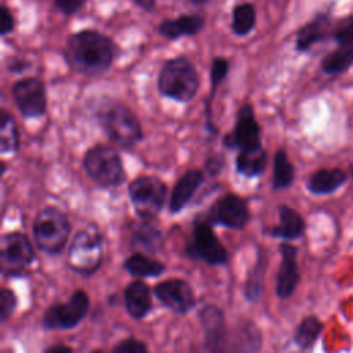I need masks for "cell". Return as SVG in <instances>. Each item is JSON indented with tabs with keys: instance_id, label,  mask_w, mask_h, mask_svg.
Listing matches in <instances>:
<instances>
[{
	"instance_id": "obj_1",
	"label": "cell",
	"mask_w": 353,
	"mask_h": 353,
	"mask_svg": "<svg viewBox=\"0 0 353 353\" xmlns=\"http://www.w3.org/2000/svg\"><path fill=\"white\" fill-rule=\"evenodd\" d=\"M204 330L205 353H258L261 334L255 324L243 323L239 328L225 325L223 313L216 306H205L200 312Z\"/></svg>"
},
{
	"instance_id": "obj_2",
	"label": "cell",
	"mask_w": 353,
	"mask_h": 353,
	"mask_svg": "<svg viewBox=\"0 0 353 353\" xmlns=\"http://www.w3.org/2000/svg\"><path fill=\"white\" fill-rule=\"evenodd\" d=\"M117 55L110 37L98 30H80L69 36L65 47L68 65L79 74L99 76L106 73Z\"/></svg>"
},
{
	"instance_id": "obj_3",
	"label": "cell",
	"mask_w": 353,
	"mask_h": 353,
	"mask_svg": "<svg viewBox=\"0 0 353 353\" xmlns=\"http://www.w3.org/2000/svg\"><path fill=\"white\" fill-rule=\"evenodd\" d=\"M95 116L106 137L120 148L132 149L143 139L138 117L120 102L102 98L97 106Z\"/></svg>"
},
{
	"instance_id": "obj_4",
	"label": "cell",
	"mask_w": 353,
	"mask_h": 353,
	"mask_svg": "<svg viewBox=\"0 0 353 353\" xmlns=\"http://www.w3.org/2000/svg\"><path fill=\"white\" fill-rule=\"evenodd\" d=\"M157 88L165 98L178 102L192 101L200 88L196 66L186 57H174L165 61L159 73Z\"/></svg>"
},
{
	"instance_id": "obj_5",
	"label": "cell",
	"mask_w": 353,
	"mask_h": 353,
	"mask_svg": "<svg viewBox=\"0 0 353 353\" xmlns=\"http://www.w3.org/2000/svg\"><path fill=\"white\" fill-rule=\"evenodd\" d=\"M87 175L101 188H116L125 181V170L120 154L108 145H95L83 157Z\"/></svg>"
},
{
	"instance_id": "obj_6",
	"label": "cell",
	"mask_w": 353,
	"mask_h": 353,
	"mask_svg": "<svg viewBox=\"0 0 353 353\" xmlns=\"http://www.w3.org/2000/svg\"><path fill=\"white\" fill-rule=\"evenodd\" d=\"M69 233L68 216L57 207H44L33 221L34 241L47 254L61 252L66 245Z\"/></svg>"
},
{
	"instance_id": "obj_7",
	"label": "cell",
	"mask_w": 353,
	"mask_h": 353,
	"mask_svg": "<svg viewBox=\"0 0 353 353\" xmlns=\"http://www.w3.org/2000/svg\"><path fill=\"white\" fill-rule=\"evenodd\" d=\"M102 236L95 229H81L73 237L68 251V265L77 273L91 274L102 262Z\"/></svg>"
},
{
	"instance_id": "obj_8",
	"label": "cell",
	"mask_w": 353,
	"mask_h": 353,
	"mask_svg": "<svg viewBox=\"0 0 353 353\" xmlns=\"http://www.w3.org/2000/svg\"><path fill=\"white\" fill-rule=\"evenodd\" d=\"M128 197L135 212L143 219H150L163 210L167 186L157 176L143 175L128 185Z\"/></svg>"
},
{
	"instance_id": "obj_9",
	"label": "cell",
	"mask_w": 353,
	"mask_h": 353,
	"mask_svg": "<svg viewBox=\"0 0 353 353\" xmlns=\"http://www.w3.org/2000/svg\"><path fill=\"white\" fill-rule=\"evenodd\" d=\"M34 252L29 239L21 232H11L1 237L0 265L4 276H19L33 262Z\"/></svg>"
},
{
	"instance_id": "obj_10",
	"label": "cell",
	"mask_w": 353,
	"mask_h": 353,
	"mask_svg": "<svg viewBox=\"0 0 353 353\" xmlns=\"http://www.w3.org/2000/svg\"><path fill=\"white\" fill-rule=\"evenodd\" d=\"M90 299L84 291H76L65 303H55L43 316V327L47 330H70L88 313Z\"/></svg>"
},
{
	"instance_id": "obj_11",
	"label": "cell",
	"mask_w": 353,
	"mask_h": 353,
	"mask_svg": "<svg viewBox=\"0 0 353 353\" xmlns=\"http://www.w3.org/2000/svg\"><path fill=\"white\" fill-rule=\"evenodd\" d=\"M12 98L25 119L40 117L47 110V94L41 80L36 77H25L18 80L12 88Z\"/></svg>"
},
{
	"instance_id": "obj_12",
	"label": "cell",
	"mask_w": 353,
	"mask_h": 353,
	"mask_svg": "<svg viewBox=\"0 0 353 353\" xmlns=\"http://www.w3.org/2000/svg\"><path fill=\"white\" fill-rule=\"evenodd\" d=\"M262 134L259 123L255 119L250 105H241L237 112V120L230 134L223 138V145L229 149L251 150L262 148Z\"/></svg>"
},
{
	"instance_id": "obj_13",
	"label": "cell",
	"mask_w": 353,
	"mask_h": 353,
	"mask_svg": "<svg viewBox=\"0 0 353 353\" xmlns=\"http://www.w3.org/2000/svg\"><path fill=\"white\" fill-rule=\"evenodd\" d=\"M250 218V211L247 201L233 193L221 197L210 211V219L214 223L230 229H243Z\"/></svg>"
},
{
	"instance_id": "obj_14",
	"label": "cell",
	"mask_w": 353,
	"mask_h": 353,
	"mask_svg": "<svg viewBox=\"0 0 353 353\" xmlns=\"http://www.w3.org/2000/svg\"><path fill=\"white\" fill-rule=\"evenodd\" d=\"M192 251L197 258L210 265H222L228 259L225 247L207 222H197L194 225Z\"/></svg>"
},
{
	"instance_id": "obj_15",
	"label": "cell",
	"mask_w": 353,
	"mask_h": 353,
	"mask_svg": "<svg viewBox=\"0 0 353 353\" xmlns=\"http://www.w3.org/2000/svg\"><path fill=\"white\" fill-rule=\"evenodd\" d=\"M156 298L176 313H188L194 306V294L190 285L181 279H170L154 287Z\"/></svg>"
},
{
	"instance_id": "obj_16",
	"label": "cell",
	"mask_w": 353,
	"mask_h": 353,
	"mask_svg": "<svg viewBox=\"0 0 353 353\" xmlns=\"http://www.w3.org/2000/svg\"><path fill=\"white\" fill-rule=\"evenodd\" d=\"M280 252H281V263L277 273L276 294L279 298L285 299L295 291V287L299 281V272L296 265V248L291 244L284 243L280 245Z\"/></svg>"
},
{
	"instance_id": "obj_17",
	"label": "cell",
	"mask_w": 353,
	"mask_h": 353,
	"mask_svg": "<svg viewBox=\"0 0 353 353\" xmlns=\"http://www.w3.org/2000/svg\"><path fill=\"white\" fill-rule=\"evenodd\" d=\"M204 181V172L200 170L186 171L175 183L171 200H170V211L172 214L182 211L190 199L194 196L196 190Z\"/></svg>"
},
{
	"instance_id": "obj_18",
	"label": "cell",
	"mask_w": 353,
	"mask_h": 353,
	"mask_svg": "<svg viewBox=\"0 0 353 353\" xmlns=\"http://www.w3.org/2000/svg\"><path fill=\"white\" fill-rule=\"evenodd\" d=\"M204 23V18L199 14H183L175 19H164L159 25V33L168 40H178L183 36L197 34Z\"/></svg>"
},
{
	"instance_id": "obj_19",
	"label": "cell",
	"mask_w": 353,
	"mask_h": 353,
	"mask_svg": "<svg viewBox=\"0 0 353 353\" xmlns=\"http://www.w3.org/2000/svg\"><path fill=\"white\" fill-rule=\"evenodd\" d=\"M124 301L128 313L134 319H142L148 314L152 306L150 290L143 281H132L124 291Z\"/></svg>"
},
{
	"instance_id": "obj_20",
	"label": "cell",
	"mask_w": 353,
	"mask_h": 353,
	"mask_svg": "<svg viewBox=\"0 0 353 353\" xmlns=\"http://www.w3.org/2000/svg\"><path fill=\"white\" fill-rule=\"evenodd\" d=\"M279 218L280 223L270 230L273 237H280L285 240L298 239L305 229V222L302 216L288 205L279 207Z\"/></svg>"
},
{
	"instance_id": "obj_21",
	"label": "cell",
	"mask_w": 353,
	"mask_h": 353,
	"mask_svg": "<svg viewBox=\"0 0 353 353\" xmlns=\"http://www.w3.org/2000/svg\"><path fill=\"white\" fill-rule=\"evenodd\" d=\"M346 181V175L342 170H319L312 174L307 181V189L316 194H327L336 190Z\"/></svg>"
},
{
	"instance_id": "obj_22",
	"label": "cell",
	"mask_w": 353,
	"mask_h": 353,
	"mask_svg": "<svg viewBox=\"0 0 353 353\" xmlns=\"http://www.w3.org/2000/svg\"><path fill=\"white\" fill-rule=\"evenodd\" d=\"M268 165V156L263 148L251 149V150H243L237 154L236 159V168L239 174L254 178L259 176Z\"/></svg>"
},
{
	"instance_id": "obj_23",
	"label": "cell",
	"mask_w": 353,
	"mask_h": 353,
	"mask_svg": "<svg viewBox=\"0 0 353 353\" xmlns=\"http://www.w3.org/2000/svg\"><path fill=\"white\" fill-rule=\"evenodd\" d=\"M131 241L134 247L149 254L159 251L163 244L160 230L149 222H141L135 225L131 233Z\"/></svg>"
},
{
	"instance_id": "obj_24",
	"label": "cell",
	"mask_w": 353,
	"mask_h": 353,
	"mask_svg": "<svg viewBox=\"0 0 353 353\" xmlns=\"http://www.w3.org/2000/svg\"><path fill=\"white\" fill-rule=\"evenodd\" d=\"M328 28V19L324 15L316 17L312 22L301 28L296 34V48L299 51H306L310 46L325 37Z\"/></svg>"
},
{
	"instance_id": "obj_25",
	"label": "cell",
	"mask_w": 353,
	"mask_h": 353,
	"mask_svg": "<svg viewBox=\"0 0 353 353\" xmlns=\"http://www.w3.org/2000/svg\"><path fill=\"white\" fill-rule=\"evenodd\" d=\"M256 23V10L252 3H240L232 11V32L236 36H247Z\"/></svg>"
},
{
	"instance_id": "obj_26",
	"label": "cell",
	"mask_w": 353,
	"mask_h": 353,
	"mask_svg": "<svg viewBox=\"0 0 353 353\" xmlns=\"http://www.w3.org/2000/svg\"><path fill=\"white\" fill-rule=\"evenodd\" d=\"M125 270L135 277H156L164 272V265L159 261L150 259L143 254H132L124 262Z\"/></svg>"
},
{
	"instance_id": "obj_27",
	"label": "cell",
	"mask_w": 353,
	"mask_h": 353,
	"mask_svg": "<svg viewBox=\"0 0 353 353\" xmlns=\"http://www.w3.org/2000/svg\"><path fill=\"white\" fill-rule=\"evenodd\" d=\"M19 149V135L18 128L14 117L7 112L1 110L0 119V152L6 153H15Z\"/></svg>"
},
{
	"instance_id": "obj_28",
	"label": "cell",
	"mask_w": 353,
	"mask_h": 353,
	"mask_svg": "<svg viewBox=\"0 0 353 353\" xmlns=\"http://www.w3.org/2000/svg\"><path fill=\"white\" fill-rule=\"evenodd\" d=\"M228 70H229V62L222 58V57H216L212 59L211 62V68H210V80H211V91H210V97H208V101H207V127L210 131H216L215 130V125L212 123V119H211V103H212V99L216 94V88L218 85L223 81V79L226 77L228 74Z\"/></svg>"
},
{
	"instance_id": "obj_29",
	"label": "cell",
	"mask_w": 353,
	"mask_h": 353,
	"mask_svg": "<svg viewBox=\"0 0 353 353\" xmlns=\"http://www.w3.org/2000/svg\"><path fill=\"white\" fill-rule=\"evenodd\" d=\"M294 181V167L284 150H277L273 159V188L280 190L288 188Z\"/></svg>"
},
{
	"instance_id": "obj_30",
	"label": "cell",
	"mask_w": 353,
	"mask_h": 353,
	"mask_svg": "<svg viewBox=\"0 0 353 353\" xmlns=\"http://www.w3.org/2000/svg\"><path fill=\"white\" fill-rule=\"evenodd\" d=\"M353 63V47H338L334 52L323 59V70L325 73H341Z\"/></svg>"
},
{
	"instance_id": "obj_31",
	"label": "cell",
	"mask_w": 353,
	"mask_h": 353,
	"mask_svg": "<svg viewBox=\"0 0 353 353\" xmlns=\"http://www.w3.org/2000/svg\"><path fill=\"white\" fill-rule=\"evenodd\" d=\"M320 331H321V323L316 317H306L298 325L296 332L294 335V341L298 346L307 347L314 342Z\"/></svg>"
},
{
	"instance_id": "obj_32",
	"label": "cell",
	"mask_w": 353,
	"mask_h": 353,
	"mask_svg": "<svg viewBox=\"0 0 353 353\" xmlns=\"http://www.w3.org/2000/svg\"><path fill=\"white\" fill-rule=\"evenodd\" d=\"M262 279H263V263L256 262L248 280L245 283V296L248 301H256L262 292Z\"/></svg>"
},
{
	"instance_id": "obj_33",
	"label": "cell",
	"mask_w": 353,
	"mask_h": 353,
	"mask_svg": "<svg viewBox=\"0 0 353 353\" xmlns=\"http://www.w3.org/2000/svg\"><path fill=\"white\" fill-rule=\"evenodd\" d=\"M334 40L338 47H353V17L346 18L334 32Z\"/></svg>"
},
{
	"instance_id": "obj_34",
	"label": "cell",
	"mask_w": 353,
	"mask_h": 353,
	"mask_svg": "<svg viewBox=\"0 0 353 353\" xmlns=\"http://www.w3.org/2000/svg\"><path fill=\"white\" fill-rule=\"evenodd\" d=\"M17 306V298L12 291L3 288L0 292V320L1 323H6L8 317L12 314L14 309Z\"/></svg>"
},
{
	"instance_id": "obj_35",
	"label": "cell",
	"mask_w": 353,
	"mask_h": 353,
	"mask_svg": "<svg viewBox=\"0 0 353 353\" xmlns=\"http://www.w3.org/2000/svg\"><path fill=\"white\" fill-rule=\"evenodd\" d=\"M112 353H149V350L142 341L130 338L119 342Z\"/></svg>"
},
{
	"instance_id": "obj_36",
	"label": "cell",
	"mask_w": 353,
	"mask_h": 353,
	"mask_svg": "<svg viewBox=\"0 0 353 353\" xmlns=\"http://www.w3.org/2000/svg\"><path fill=\"white\" fill-rule=\"evenodd\" d=\"M57 8L65 15H73L80 11L87 0H54Z\"/></svg>"
},
{
	"instance_id": "obj_37",
	"label": "cell",
	"mask_w": 353,
	"mask_h": 353,
	"mask_svg": "<svg viewBox=\"0 0 353 353\" xmlns=\"http://www.w3.org/2000/svg\"><path fill=\"white\" fill-rule=\"evenodd\" d=\"M0 33H1V37H6L7 34H10L14 28H15V19L11 14V11L6 7V6H1V10H0Z\"/></svg>"
},
{
	"instance_id": "obj_38",
	"label": "cell",
	"mask_w": 353,
	"mask_h": 353,
	"mask_svg": "<svg viewBox=\"0 0 353 353\" xmlns=\"http://www.w3.org/2000/svg\"><path fill=\"white\" fill-rule=\"evenodd\" d=\"M223 164L222 159L221 157H216V159H208L207 161V170L211 175H215L221 171V165Z\"/></svg>"
},
{
	"instance_id": "obj_39",
	"label": "cell",
	"mask_w": 353,
	"mask_h": 353,
	"mask_svg": "<svg viewBox=\"0 0 353 353\" xmlns=\"http://www.w3.org/2000/svg\"><path fill=\"white\" fill-rule=\"evenodd\" d=\"M44 353H73V350L65 345H54V346L48 347Z\"/></svg>"
},
{
	"instance_id": "obj_40",
	"label": "cell",
	"mask_w": 353,
	"mask_h": 353,
	"mask_svg": "<svg viewBox=\"0 0 353 353\" xmlns=\"http://www.w3.org/2000/svg\"><path fill=\"white\" fill-rule=\"evenodd\" d=\"M193 3H196V4H204V3H207L208 0H192Z\"/></svg>"
},
{
	"instance_id": "obj_41",
	"label": "cell",
	"mask_w": 353,
	"mask_h": 353,
	"mask_svg": "<svg viewBox=\"0 0 353 353\" xmlns=\"http://www.w3.org/2000/svg\"><path fill=\"white\" fill-rule=\"evenodd\" d=\"M92 353H102V352H92Z\"/></svg>"
}]
</instances>
